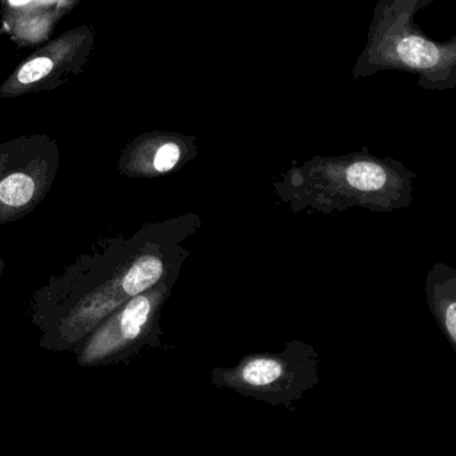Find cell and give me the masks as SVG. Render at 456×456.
I'll return each mask as SVG.
<instances>
[{"mask_svg": "<svg viewBox=\"0 0 456 456\" xmlns=\"http://www.w3.org/2000/svg\"><path fill=\"white\" fill-rule=\"evenodd\" d=\"M202 226L197 214L144 224L103 239L48 279L29 300L32 326L45 351H72L117 308L159 281L179 276L183 246Z\"/></svg>", "mask_w": 456, "mask_h": 456, "instance_id": "1", "label": "cell"}, {"mask_svg": "<svg viewBox=\"0 0 456 456\" xmlns=\"http://www.w3.org/2000/svg\"><path fill=\"white\" fill-rule=\"evenodd\" d=\"M414 179L417 174L404 163L363 149L294 163L273 183V194L292 213L332 214L358 208L386 214L411 205Z\"/></svg>", "mask_w": 456, "mask_h": 456, "instance_id": "2", "label": "cell"}, {"mask_svg": "<svg viewBox=\"0 0 456 456\" xmlns=\"http://www.w3.org/2000/svg\"><path fill=\"white\" fill-rule=\"evenodd\" d=\"M414 15L406 0H380L354 77L394 69L418 75L423 90L456 88V35L446 42L430 39L415 24Z\"/></svg>", "mask_w": 456, "mask_h": 456, "instance_id": "3", "label": "cell"}, {"mask_svg": "<svg viewBox=\"0 0 456 456\" xmlns=\"http://www.w3.org/2000/svg\"><path fill=\"white\" fill-rule=\"evenodd\" d=\"M216 387L294 411L319 383V354L303 340H289L283 350L243 356L235 366L216 367Z\"/></svg>", "mask_w": 456, "mask_h": 456, "instance_id": "4", "label": "cell"}, {"mask_svg": "<svg viewBox=\"0 0 456 456\" xmlns=\"http://www.w3.org/2000/svg\"><path fill=\"white\" fill-rule=\"evenodd\" d=\"M178 276H171L136 295L107 316L74 348L79 367L127 363L146 348L162 347L163 308L173 295Z\"/></svg>", "mask_w": 456, "mask_h": 456, "instance_id": "5", "label": "cell"}, {"mask_svg": "<svg viewBox=\"0 0 456 456\" xmlns=\"http://www.w3.org/2000/svg\"><path fill=\"white\" fill-rule=\"evenodd\" d=\"M59 163L58 143L45 134L0 142V226L24 218L45 200Z\"/></svg>", "mask_w": 456, "mask_h": 456, "instance_id": "6", "label": "cell"}, {"mask_svg": "<svg viewBox=\"0 0 456 456\" xmlns=\"http://www.w3.org/2000/svg\"><path fill=\"white\" fill-rule=\"evenodd\" d=\"M94 47V29L80 26L48 40L16 66L0 86V98L53 91L79 75Z\"/></svg>", "mask_w": 456, "mask_h": 456, "instance_id": "7", "label": "cell"}, {"mask_svg": "<svg viewBox=\"0 0 456 456\" xmlns=\"http://www.w3.org/2000/svg\"><path fill=\"white\" fill-rule=\"evenodd\" d=\"M197 155L195 136L152 131L128 142L120 151L118 168L126 178H159L181 170Z\"/></svg>", "mask_w": 456, "mask_h": 456, "instance_id": "8", "label": "cell"}, {"mask_svg": "<svg viewBox=\"0 0 456 456\" xmlns=\"http://www.w3.org/2000/svg\"><path fill=\"white\" fill-rule=\"evenodd\" d=\"M79 0H0L2 29L18 47H35L50 40L59 21Z\"/></svg>", "mask_w": 456, "mask_h": 456, "instance_id": "9", "label": "cell"}, {"mask_svg": "<svg viewBox=\"0 0 456 456\" xmlns=\"http://www.w3.org/2000/svg\"><path fill=\"white\" fill-rule=\"evenodd\" d=\"M426 303L456 353V268L436 262L426 275Z\"/></svg>", "mask_w": 456, "mask_h": 456, "instance_id": "10", "label": "cell"}, {"mask_svg": "<svg viewBox=\"0 0 456 456\" xmlns=\"http://www.w3.org/2000/svg\"><path fill=\"white\" fill-rule=\"evenodd\" d=\"M433 2H436V0H406V5L410 10L417 13L418 11L423 10V8L428 7Z\"/></svg>", "mask_w": 456, "mask_h": 456, "instance_id": "11", "label": "cell"}, {"mask_svg": "<svg viewBox=\"0 0 456 456\" xmlns=\"http://www.w3.org/2000/svg\"><path fill=\"white\" fill-rule=\"evenodd\" d=\"M3 271H4V260L0 257V289H2V276Z\"/></svg>", "mask_w": 456, "mask_h": 456, "instance_id": "12", "label": "cell"}]
</instances>
